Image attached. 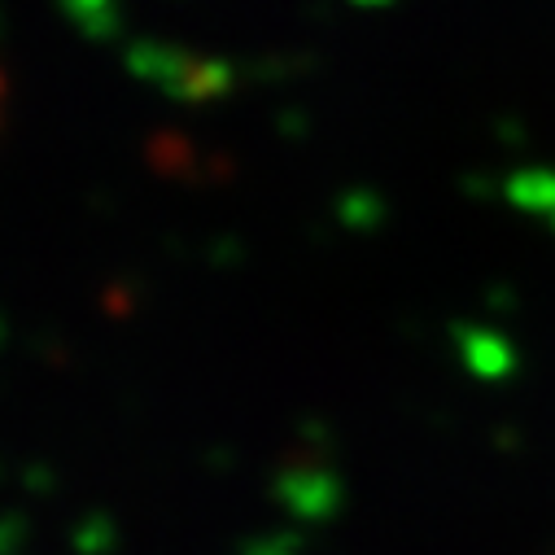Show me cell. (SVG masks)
I'll return each instance as SVG.
<instances>
[{"mask_svg": "<svg viewBox=\"0 0 555 555\" xmlns=\"http://www.w3.org/2000/svg\"><path fill=\"white\" fill-rule=\"evenodd\" d=\"M0 101H5V75H0Z\"/></svg>", "mask_w": 555, "mask_h": 555, "instance_id": "cell-1", "label": "cell"}]
</instances>
